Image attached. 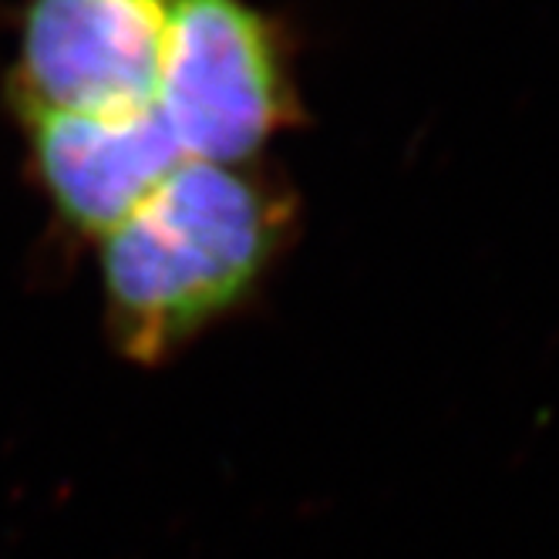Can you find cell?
<instances>
[{
    "label": "cell",
    "instance_id": "6da1fadb",
    "mask_svg": "<svg viewBox=\"0 0 559 559\" xmlns=\"http://www.w3.org/2000/svg\"><path fill=\"white\" fill-rule=\"evenodd\" d=\"M294 229V199L250 166L182 163L102 243L115 347L158 365L243 304Z\"/></svg>",
    "mask_w": 559,
    "mask_h": 559
},
{
    "label": "cell",
    "instance_id": "7a4b0ae2",
    "mask_svg": "<svg viewBox=\"0 0 559 559\" xmlns=\"http://www.w3.org/2000/svg\"><path fill=\"white\" fill-rule=\"evenodd\" d=\"M155 111L195 163L250 166L304 108L276 21L250 0H173Z\"/></svg>",
    "mask_w": 559,
    "mask_h": 559
},
{
    "label": "cell",
    "instance_id": "3957f363",
    "mask_svg": "<svg viewBox=\"0 0 559 559\" xmlns=\"http://www.w3.org/2000/svg\"><path fill=\"white\" fill-rule=\"evenodd\" d=\"M173 0H27L11 102L135 111L155 102Z\"/></svg>",
    "mask_w": 559,
    "mask_h": 559
},
{
    "label": "cell",
    "instance_id": "277c9868",
    "mask_svg": "<svg viewBox=\"0 0 559 559\" xmlns=\"http://www.w3.org/2000/svg\"><path fill=\"white\" fill-rule=\"evenodd\" d=\"M11 105L48 203L68 229L98 239L139 210L186 158L155 105L135 111Z\"/></svg>",
    "mask_w": 559,
    "mask_h": 559
}]
</instances>
